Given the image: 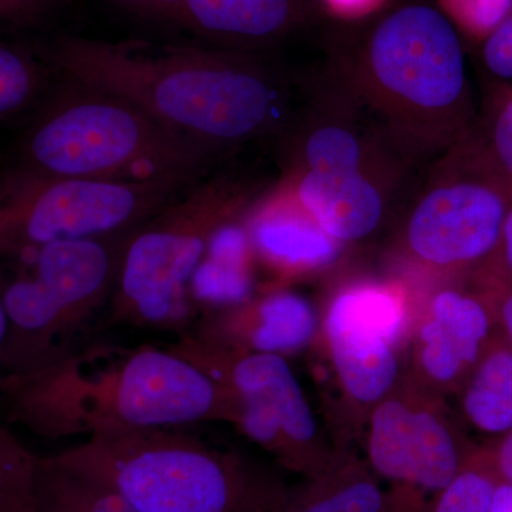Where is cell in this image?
Wrapping results in <instances>:
<instances>
[{"mask_svg":"<svg viewBox=\"0 0 512 512\" xmlns=\"http://www.w3.org/2000/svg\"><path fill=\"white\" fill-rule=\"evenodd\" d=\"M53 60L70 83L128 101L220 160L278 140L308 90V82L238 50L67 39Z\"/></svg>","mask_w":512,"mask_h":512,"instance_id":"obj_1","label":"cell"},{"mask_svg":"<svg viewBox=\"0 0 512 512\" xmlns=\"http://www.w3.org/2000/svg\"><path fill=\"white\" fill-rule=\"evenodd\" d=\"M12 423L47 439L237 421L228 387L170 348L80 345L52 365L0 377Z\"/></svg>","mask_w":512,"mask_h":512,"instance_id":"obj_2","label":"cell"},{"mask_svg":"<svg viewBox=\"0 0 512 512\" xmlns=\"http://www.w3.org/2000/svg\"><path fill=\"white\" fill-rule=\"evenodd\" d=\"M322 73L426 165L477 121L460 33L429 3L383 9L339 36Z\"/></svg>","mask_w":512,"mask_h":512,"instance_id":"obj_3","label":"cell"},{"mask_svg":"<svg viewBox=\"0 0 512 512\" xmlns=\"http://www.w3.org/2000/svg\"><path fill=\"white\" fill-rule=\"evenodd\" d=\"M56 457L136 512H269L288 488L245 454L178 427L99 431Z\"/></svg>","mask_w":512,"mask_h":512,"instance_id":"obj_4","label":"cell"},{"mask_svg":"<svg viewBox=\"0 0 512 512\" xmlns=\"http://www.w3.org/2000/svg\"><path fill=\"white\" fill-rule=\"evenodd\" d=\"M275 143L279 180L299 198L350 210H392L430 167L323 73L308 82L301 109Z\"/></svg>","mask_w":512,"mask_h":512,"instance_id":"obj_5","label":"cell"},{"mask_svg":"<svg viewBox=\"0 0 512 512\" xmlns=\"http://www.w3.org/2000/svg\"><path fill=\"white\" fill-rule=\"evenodd\" d=\"M70 84L26 131L19 164L56 177L191 187L220 163L128 101Z\"/></svg>","mask_w":512,"mask_h":512,"instance_id":"obj_6","label":"cell"},{"mask_svg":"<svg viewBox=\"0 0 512 512\" xmlns=\"http://www.w3.org/2000/svg\"><path fill=\"white\" fill-rule=\"evenodd\" d=\"M269 191L237 170L202 178L131 232L111 298L109 322L181 328L190 320V286L220 229L242 221Z\"/></svg>","mask_w":512,"mask_h":512,"instance_id":"obj_7","label":"cell"},{"mask_svg":"<svg viewBox=\"0 0 512 512\" xmlns=\"http://www.w3.org/2000/svg\"><path fill=\"white\" fill-rule=\"evenodd\" d=\"M131 232L55 242L15 259L18 268L0 282L8 316L0 377L43 369L83 345L109 308Z\"/></svg>","mask_w":512,"mask_h":512,"instance_id":"obj_8","label":"cell"},{"mask_svg":"<svg viewBox=\"0 0 512 512\" xmlns=\"http://www.w3.org/2000/svg\"><path fill=\"white\" fill-rule=\"evenodd\" d=\"M507 187L474 127L430 164L400 222L399 254L430 274L450 275L500 255Z\"/></svg>","mask_w":512,"mask_h":512,"instance_id":"obj_9","label":"cell"},{"mask_svg":"<svg viewBox=\"0 0 512 512\" xmlns=\"http://www.w3.org/2000/svg\"><path fill=\"white\" fill-rule=\"evenodd\" d=\"M190 187L0 171V261L55 242L126 234Z\"/></svg>","mask_w":512,"mask_h":512,"instance_id":"obj_10","label":"cell"},{"mask_svg":"<svg viewBox=\"0 0 512 512\" xmlns=\"http://www.w3.org/2000/svg\"><path fill=\"white\" fill-rule=\"evenodd\" d=\"M217 380L237 402L238 427L286 470L311 476L338 448L323 443L308 399L288 360L274 353L238 352L183 333L168 346Z\"/></svg>","mask_w":512,"mask_h":512,"instance_id":"obj_11","label":"cell"},{"mask_svg":"<svg viewBox=\"0 0 512 512\" xmlns=\"http://www.w3.org/2000/svg\"><path fill=\"white\" fill-rule=\"evenodd\" d=\"M439 396L402 377L367 416L366 463L390 485L389 512H430L473 454L461 444Z\"/></svg>","mask_w":512,"mask_h":512,"instance_id":"obj_12","label":"cell"},{"mask_svg":"<svg viewBox=\"0 0 512 512\" xmlns=\"http://www.w3.org/2000/svg\"><path fill=\"white\" fill-rule=\"evenodd\" d=\"M409 319L410 299L399 282L355 279L330 298L322 332L333 372L343 396L367 416L402 379Z\"/></svg>","mask_w":512,"mask_h":512,"instance_id":"obj_13","label":"cell"},{"mask_svg":"<svg viewBox=\"0 0 512 512\" xmlns=\"http://www.w3.org/2000/svg\"><path fill=\"white\" fill-rule=\"evenodd\" d=\"M491 315L473 293L436 289L421 312L412 340V379L443 394L464 383L490 343Z\"/></svg>","mask_w":512,"mask_h":512,"instance_id":"obj_14","label":"cell"},{"mask_svg":"<svg viewBox=\"0 0 512 512\" xmlns=\"http://www.w3.org/2000/svg\"><path fill=\"white\" fill-rule=\"evenodd\" d=\"M244 222L255 259L282 279L328 271L346 249L278 183L256 202Z\"/></svg>","mask_w":512,"mask_h":512,"instance_id":"obj_15","label":"cell"},{"mask_svg":"<svg viewBox=\"0 0 512 512\" xmlns=\"http://www.w3.org/2000/svg\"><path fill=\"white\" fill-rule=\"evenodd\" d=\"M319 316L305 296L272 289L231 308L208 311L195 335L238 352L291 355L315 339Z\"/></svg>","mask_w":512,"mask_h":512,"instance_id":"obj_16","label":"cell"},{"mask_svg":"<svg viewBox=\"0 0 512 512\" xmlns=\"http://www.w3.org/2000/svg\"><path fill=\"white\" fill-rule=\"evenodd\" d=\"M183 5L198 28L244 53L284 39L312 18L308 0H183Z\"/></svg>","mask_w":512,"mask_h":512,"instance_id":"obj_17","label":"cell"},{"mask_svg":"<svg viewBox=\"0 0 512 512\" xmlns=\"http://www.w3.org/2000/svg\"><path fill=\"white\" fill-rule=\"evenodd\" d=\"M269 512H389V500L366 460L338 448L325 467L286 488Z\"/></svg>","mask_w":512,"mask_h":512,"instance_id":"obj_18","label":"cell"},{"mask_svg":"<svg viewBox=\"0 0 512 512\" xmlns=\"http://www.w3.org/2000/svg\"><path fill=\"white\" fill-rule=\"evenodd\" d=\"M244 220L220 229L212 239L207 256L192 278L191 302H201L210 311H217L254 296L255 254Z\"/></svg>","mask_w":512,"mask_h":512,"instance_id":"obj_19","label":"cell"},{"mask_svg":"<svg viewBox=\"0 0 512 512\" xmlns=\"http://www.w3.org/2000/svg\"><path fill=\"white\" fill-rule=\"evenodd\" d=\"M461 409L471 426L487 434L512 430V349L488 343L477 365L464 380Z\"/></svg>","mask_w":512,"mask_h":512,"instance_id":"obj_20","label":"cell"},{"mask_svg":"<svg viewBox=\"0 0 512 512\" xmlns=\"http://www.w3.org/2000/svg\"><path fill=\"white\" fill-rule=\"evenodd\" d=\"M35 512H136L93 478L72 470L56 456L39 457Z\"/></svg>","mask_w":512,"mask_h":512,"instance_id":"obj_21","label":"cell"},{"mask_svg":"<svg viewBox=\"0 0 512 512\" xmlns=\"http://www.w3.org/2000/svg\"><path fill=\"white\" fill-rule=\"evenodd\" d=\"M478 137L498 174L512 192V86L507 82L488 83L483 113L477 116Z\"/></svg>","mask_w":512,"mask_h":512,"instance_id":"obj_22","label":"cell"},{"mask_svg":"<svg viewBox=\"0 0 512 512\" xmlns=\"http://www.w3.org/2000/svg\"><path fill=\"white\" fill-rule=\"evenodd\" d=\"M39 456L0 427V512H35Z\"/></svg>","mask_w":512,"mask_h":512,"instance_id":"obj_23","label":"cell"},{"mask_svg":"<svg viewBox=\"0 0 512 512\" xmlns=\"http://www.w3.org/2000/svg\"><path fill=\"white\" fill-rule=\"evenodd\" d=\"M498 481L491 453H473L458 476L437 495L430 512H490Z\"/></svg>","mask_w":512,"mask_h":512,"instance_id":"obj_24","label":"cell"},{"mask_svg":"<svg viewBox=\"0 0 512 512\" xmlns=\"http://www.w3.org/2000/svg\"><path fill=\"white\" fill-rule=\"evenodd\" d=\"M42 84V70L32 57L0 43V119L28 109Z\"/></svg>","mask_w":512,"mask_h":512,"instance_id":"obj_25","label":"cell"},{"mask_svg":"<svg viewBox=\"0 0 512 512\" xmlns=\"http://www.w3.org/2000/svg\"><path fill=\"white\" fill-rule=\"evenodd\" d=\"M437 6L458 33L481 45L512 12V0H437Z\"/></svg>","mask_w":512,"mask_h":512,"instance_id":"obj_26","label":"cell"},{"mask_svg":"<svg viewBox=\"0 0 512 512\" xmlns=\"http://www.w3.org/2000/svg\"><path fill=\"white\" fill-rule=\"evenodd\" d=\"M485 69L498 82L512 80V12L483 42Z\"/></svg>","mask_w":512,"mask_h":512,"instance_id":"obj_27","label":"cell"},{"mask_svg":"<svg viewBox=\"0 0 512 512\" xmlns=\"http://www.w3.org/2000/svg\"><path fill=\"white\" fill-rule=\"evenodd\" d=\"M319 8L340 22H362L387 8L389 0H318Z\"/></svg>","mask_w":512,"mask_h":512,"instance_id":"obj_28","label":"cell"},{"mask_svg":"<svg viewBox=\"0 0 512 512\" xmlns=\"http://www.w3.org/2000/svg\"><path fill=\"white\" fill-rule=\"evenodd\" d=\"M45 0H0V29L35 18Z\"/></svg>","mask_w":512,"mask_h":512,"instance_id":"obj_29","label":"cell"},{"mask_svg":"<svg viewBox=\"0 0 512 512\" xmlns=\"http://www.w3.org/2000/svg\"><path fill=\"white\" fill-rule=\"evenodd\" d=\"M490 512H512V484L498 481L491 500Z\"/></svg>","mask_w":512,"mask_h":512,"instance_id":"obj_30","label":"cell"},{"mask_svg":"<svg viewBox=\"0 0 512 512\" xmlns=\"http://www.w3.org/2000/svg\"><path fill=\"white\" fill-rule=\"evenodd\" d=\"M500 256L512 274V204L505 215L503 232H501Z\"/></svg>","mask_w":512,"mask_h":512,"instance_id":"obj_31","label":"cell"},{"mask_svg":"<svg viewBox=\"0 0 512 512\" xmlns=\"http://www.w3.org/2000/svg\"><path fill=\"white\" fill-rule=\"evenodd\" d=\"M6 342H8V316H6L5 303H3L2 291H0V376H2Z\"/></svg>","mask_w":512,"mask_h":512,"instance_id":"obj_32","label":"cell"},{"mask_svg":"<svg viewBox=\"0 0 512 512\" xmlns=\"http://www.w3.org/2000/svg\"><path fill=\"white\" fill-rule=\"evenodd\" d=\"M501 318H503L505 330H507L512 349V292L508 293L503 303H501Z\"/></svg>","mask_w":512,"mask_h":512,"instance_id":"obj_33","label":"cell"}]
</instances>
